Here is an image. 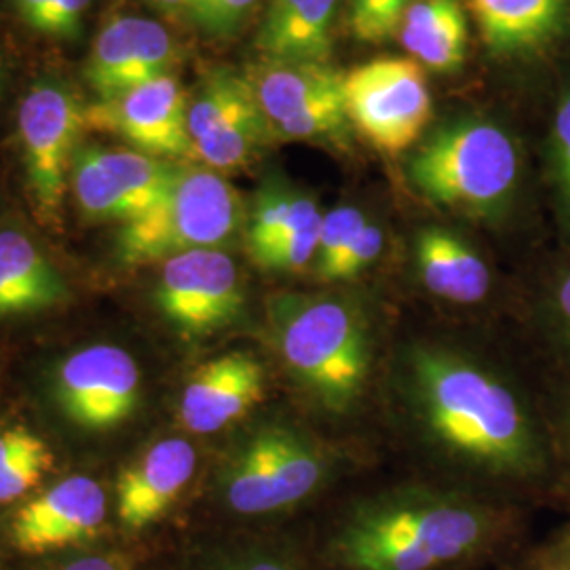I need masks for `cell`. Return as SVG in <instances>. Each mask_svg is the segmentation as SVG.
<instances>
[{"mask_svg": "<svg viewBox=\"0 0 570 570\" xmlns=\"http://www.w3.org/2000/svg\"><path fill=\"white\" fill-rule=\"evenodd\" d=\"M556 305H558L560 315L564 317V322L570 326V273L556 289Z\"/></svg>", "mask_w": 570, "mask_h": 570, "instance_id": "74e56055", "label": "cell"}, {"mask_svg": "<svg viewBox=\"0 0 570 570\" xmlns=\"http://www.w3.org/2000/svg\"><path fill=\"white\" fill-rule=\"evenodd\" d=\"M214 570H294L285 560L277 558V556H271V553H261V551H254V553H245V556H237V558H230L225 560L220 567H216Z\"/></svg>", "mask_w": 570, "mask_h": 570, "instance_id": "d590c367", "label": "cell"}, {"mask_svg": "<svg viewBox=\"0 0 570 570\" xmlns=\"http://www.w3.org/2000/svg\"><path fill=\"white\" fill-rule=\"evenodd\" d=\"M45 446L41 438L26 429H7L0 431V471L11 468L18 463L26 454Z\"/></svg>", "mask_w": 570, "mask_h": 570, "instance_id": "836d02e7", "label": "cell"}, {"mask_svg": "<svg viewBox=\"0 0 570 570\" xmlns=\"http://www.w3.org/2000/svg\"><path fill=\"white\" fill-rule=\"evenodd\" d=\"M188 134L195 159L225 174L244 169L273 140L245 72L214 70L188 100Z\"/></svg>", "mask_w": 570, "mask_h": 570, "instance_id": "8fae6325", "label": "cell"}, {"mask_svg": "<svg viewBox=\"0 0 570 570\" xmlns=\"http://www.w3.org/2000/svg\"><path fill=\"white\" fill-rule=\"evenodd\" d=\"M85 106L63 82L41 81L20 106V142L26 184L45 225H58L66 176L85 131Z\"/></svg>", "mask_w": 570, "mask_h": 570, "instance_id": "ba28073f", "label": "cell"}, {"mask_svg": "<svg viewBox=\"0 0 570 570\" xmlns=\"http://www.w3.org/2000/svg\"><path fill=\"white\" fill-rule=\"evenodd\" d=\"M104 518L102 487L87 475H72L28 501L13 515L9 534L23 553H45L91 539Z\"/></svg>", "mask_w": 570, "mask_h": 570, "instance_id": "9a60e30c", "label": "cell"}, {"mask_svg": "<svg viewBox=\"0 0 570 570\" xmlns=\"http://www.w3.org/2000/svg\"><path fill=\"white\" fill-rule=\"evenodd\" d=\"M268 317L289 374L320 406L343 414L366 389L372 343L362 311L332 296L282 294Z\"/></svg>", "mask_w": 570, "mask_h": 570, "instance_id": "3957f363", "label": "cell"}, {"mask_svg": "<svg viewBox=\"0 0 570 570\" xmlns=\"http://www.w3.org/2000/svg\"><path fill=\"white\" fill-rule=\"evenodd\" d=\"M492 518L475 503L442 494H400L355 511L334 548L355 570H431L480 550Z\"/></svg>", "mask_w": 570, "mask_h": 570, "instance_id": "7a4b0ae2", "label": "cell"}, {"mask_svg": "<svg viewBox=\"0 0 570 570\" xmlns=\"http://www.w3.org/2000/svg\"><path fill=\"white\" fill-rule=\"evenodd\" d=\"M89 7L91 0H49L39 35L60 41L79 39Z\"/></svg>", "mask_w": 570, "mask_h": 570, "instance_id": "4dcf8cb0", "label": "cell"}, {"mask_svg": "<svg viewBox=\"0 0 570 570\" xmlns=\"http://www.w3.org/2000/svg\"><path fill=\"white\" fill-rule=\"evenodd\" d=\"M338 0H271L258 30L265 60L327 61Z\"/></svg>", "mask_w": 570, "mask_h": 570, "instance_id": "44dd1931", "label": "cell"}, {"mask_svg": "<svg viewBox=\"0 0 570 570\" xmlns=\"http://www.w3.org/2000/svg\"><path fill=\"white\" fill-rule=\"evenodd\" d=\"M407 389L429 438L454 459L503 478H529L546 452L522 400L489 367L442 346L407 355Z\"/></svg>", "mask_w": 570, "mask_h": 570, "instance_id": "6da1fadb", "label": "cell"}, {"mask_svg": "<svg viewBox=\"0 0 570 570\" xmlns=\"http://www.w3.org/2000/svg\"><path fill=\"white\" fill-rule=\"evenodd\" d=\"M268 129L345 91V75L327 61L263 60L245 70Z\"/></svg>", "mask_w": 570, "mask_h": 570, "instance_id": "d6986e66", "label": "cell"}, {"mask_svg": "<svg viewBox=\"0 0 570 570\" xmlns=\"http://www.w3.org/2000/svg\"><path fill=\"white\" fill-rule=\"evenodd\" d=\"M53 454L47 446H41L26 454L11 468L0 471V503H11L23 497L28 490L35 489L41 482L45 471L51 468Z\"/></svg>", "mask_w": 570, "mask_h": 570, "instance_id": "f546056e", "label": "cell"}, {"mask_svg": "<svg viewBox=\"0 0 570 570\" xmlns=\"http://www.w3.org/2000/svg\"><path fill=\"white\" fill-rule=\"evenodd\" d=\"M410 0H353L351 32L360 41L383 42L400 35Z\"/></svg>", "mask_w": 570, "mask_h": 570, "instance_id": "4316f807", "label": "cell"}, {"mask_svg": "<svg viewBox=\"0 0 570 570\" xmlns=\"http://www.w3.org/2000/svg\"><path fill=\"white\" fill-rule=\"evenodd\" d=\"M320 233H322V223L285 237L282 242L254 254L252 258L256 265L263 266L266 271H303L306 265H311L317 258Z\"/></svg>", "mask_w": 570, "mask_h": 570, "instance_id": "f1b7e54d", "label": "cell"}, {"mask_svg": "<svg viewBox=\"0 0 570 570\" xmlns=\"http://www.w3.org/2000/svg\"><path fill=\"white\" fill-rule=\"evenodd\" d=\"M322 214L317 204L292 190L266 188L254 205L247 225V249L249 256L263 252L285 237L322 223Z\"/></svg>", "mask_w": 570, "mask_h": 570, "instance_id": "cb8c5ba5", "label": "cell"}, {"mask_svg": "<svg viewBox=\"0 0 570 570\" xmlns=\"http://www.w3.org/2000/svg\"><path fill=\"white\" fill-rule=\"evenodd\" d=\"M266 391L265 367L247 351H228L197 367L180 395L178 419L190 433H216L239 421Z\"/></svg>", "mask_w": 570, "mask_h": 570, "instance_id": "2e32d148", "label": "cell"}, {"mask_svg": "<svg viewBox=\"0 0 570 570\" xmlns=\"http://www.w3.org/2000/svg\"><path fill=\"white\" fill-rule=\"evenodd\" d=\"M407 53L435 72H454L468 58V18L459 0H416L400 26Z\"/></svg>", "mask_w": 570, "mask_h": 570, "instance_id": "603a6c76", "label": "cell"}, {"mask_svg": "<svg viewBox=\"0 0 570 570\" xmlns=\"http://www.w3.org/2000/svg\"><path fill=\"white\" fill-rule=\"evenodd\" d=\"M242 223V195L223 174L178 164L157 205L119 228L117 258L125 266H146L195 249H220Z\"/></svg>", "mask_w": 570, "mask_h": 570, "instance_id": "5b68a950", "label": "cell"}, {"mask_svg": "<svg viewBox=\"0 0 570 570\" xmlns=\"http://www.w3.org/2000/svg\"><path fill=\"white\" fill-rule=\"evenodd\" d=\"M494 56H524L550 45L567 26L570 0H468Z\"/></svg>", "mask_w": 570, "mask_h": 570, "instance_id": "ffe728a7", "label": "cell"}, {"mask_svg": "<svg viewBox=\"0 0 570 570\" xmlns=\"http://www.w3.org/2000/svg\"><path fill=\"white\" fill-rule=\"evenodd\" d=\"M51 570H131V558L122 551L85 553Z\"/></svg>", "mask_w": 570, "mask_h": 570, "instance_id": "e575fe53", "label": "cell"}, {"mask_svg": "<svg viewBox=\"0 0 570 570\" xmlns=\"http://www.w3.org/2000/svg\"><path fill=\"white\" fill-rule=\"evenodd\" d=\"M176 165L134 148L79 144L70 165L77 209L91 223L129 225L164 197Z\"/></svg>", "mask_w": 570, "mask_h": 570, "instance_id": "9c48e42d", "label": "cell"}, {"mask_svg": "<svg viewBox=\"0 0 570 570\" xmlns=\"http://www.w3.org/2000/svg\"><path fill=\"white\" fill-rule=\"evenodd\" d=\"M366 225L367 218L357 207L343 205L327 212L322 220L320 247L315 258V273L322 282H338L346 256Z\"/></svg>", "mask_w": 570, "mask_h": 570, "instance_id": "d4e9b609", "label": "cell"}, {"mask_svg": "<svg viewBox=\"0 0 570 570\" xmlns=\"http://www.w3.org/2000/svg\"><path fill=\"white\" fill-rule=\"evenodd\" d=\"M60 271L20 228L0 230V317L37 315L68 301Z\"/></svg>", "mask_w": 570, "mask_h": 570, "instance_id": "ac0fdd59", "label": "cell"}, {"mask_svg": "<svg viewBox=\"0 0 570 570\" xmlns=\"http://www.w3.org/2000/svg\"><path fill=\"white\" fill-rule=\"evenodd\" d=\"M326 475V454L301 431L265 428L228 463L223 494L235 513L265 515L305 501Z\"/></svg>", "mask_w": 570, "mask_h": 570, "instance_id": "8992f818", "label": "cell"}, {"mask_svg": "<svg viewBox=\"0 0 570 570\" xmlns=\"http://www.w3.org/2000/svg\"><path fill=\"white\" fill-rule=\"evenodd\" d=\"M346 104L345 91L330 96L326 100L311 106L305 112H301L294 119L279 122L271 129L273 140H330L338 138L345 131Z\"/></svg>", "mask_w": 570, "mask_h": 570, "instance_id": "484cf974", "label": "cell"}, {"mask_svg": "<svg viewBox=\"0 0 570 570\" xmlns=\"http://www.w3.org/2000/svg\"><path fill=\"white\" fill-rule=\"evenodd\" d=\"M178 45L159 21L117 16L106 21L85 63V81L98 100L121 96L171 75Z\"/></svg>", "mask_w": 570, "mask_h": 570, "instance_id": "5bb4252c", "label": "cell"}, {"mask_svg": "<svg viewBox=\"0 0 570 570\" xmlns=\"http://www.w3.org/2000/svg\"><path fill=\"white\" fill-rule=\"evenodd\" d=\"M155 303L186 341L233 326L245 308L239 268L223 249H195L161 263Z\"/></svg>", "mask_w": 570, "mask_h": 570, "instance_id": "30bf717a", "label": "cell"}, {"mask_svg": "<svg viewBox=\"0 0 570 570\" xmlns=\"http://www.w3.org/2000/svg\"><path fill=\"white\" fill-rule=\"evenodd\" d=\"M261 0H188L186 16L209 37H233L244 28Z\"/></svg>", "mask_w": 570, "mask_h": 570, "instance_id": "83f0119b", "label": "cell"}, {"mask_svg": "<svg viewBox=\"0 0 570 570\" xmlns=\"http://www.w3.org/2000/svg\"><path fill=\"white\" fill-rule=\"evenodd\" d=\"M197 452L184 438H165L122 469L117 513L127 530L148 529L178 501L195 475Z\"/></svg>", "mask_w": 570, "mask_h": 570, "instance_id": "e0dca14e", "label": "cell"}, {"mask_svg": "<svg viewBox=\"0 0 570 570\" xmlns=\"http://www.w3.org/2000/svg\"><path fill=\"white\" fill-rule=\"evenodd\" d=\"M142 372L136 357L115 345H91L61 360L53 402L82 431L121 428L140 406Z\"/></svg>", "mask_w": 570, "mask_h": 570, "instance_id": "7c38bea8", "label": "cell"}, {"mask_svg": "<svg viewBox=\"0 0 570 570\" xmlns=\"http://www.w3.org/2000/svg\"><path fill=\"white\" fill-rule=\"evenodd\" d=\"M4 77H7V72H4V63L0 60V96H2V89H4Z\"/></svg>", "mask_w": 570, "mask_h": 570, "instance_id": "ab89813d", "label": "cell"}, {"mask_svg": "<svg viewBox=\"0 0 570 570\" xmlns=\"http://www.w3.org/2000/svg\"><path fill=\"white\" fill-rule=\"evenodd\" d=\"M348 121L385 155L412 148L431 119L428 77L419 61L379 58L345 75Z\"/></svg>", "mask_w": 570, "mask_h": 570, "instance_id": "52a82bcc", "label": "cell"}, {"mask_svg": "<svg viewBox=\"0 0 570 570\" xmlns=\"http://www.w3.org/2000/svg\"><path fill=\"white\" fill-rule=\"evenodd\" d=\"M47 7H49V0H16V9H18L20 20L35 32H39V28H41Z\"/></svg>", "mask_w": 570, "mask_h": 570, "instance_id": "8d00e7d4", "label": "cell"}, {"mask_svg": "<svg viewBox=\"0 0 570 570\" xmlns=\"http://www.w3.org/2000/svg\"><path fill=\"white\" fill-rule=\"evenodd\" d=\"M383 244H385V237H383L381 226L367 223L364 226V230L360 233L357 242L353 245V249L346 256L345 265L341 268L338 282L355 279L357 275H362L367 266L372 265L381 256Z\"/></svg>", "mask_w": 570, "mask_h": 570, "instance_id": "1f68e13d", "label": "cell"}, {"mask_svg": "<svg viewBox=\"0 0 570 570\" xmlns=\"http://www.w3.org/2000/svg\"><path fill=\"white\" fill-rule=\"evenodd\" d=\"M553 157L560 195L570 212V96L558 108L553 121Z\"/></svg>", "mask_w": 570, "mask_h": 570, "instance_id": "d6a6232c", "label": "cell"}, {"mask_svg": "<svg viewBox=\"0 0 570 570\" xmlns=\"http://www.w3.org/2000/svg\"><path fill=\"white\" fill-rule=\"evenodd\" d=\"M85 131L117 136L134 150L165 161L195 159L188 134V98L174 75L87 104Z\"/></svg>", "mask_w": 570, "mask_h": 570, "instance_id": "4fadbf2b", "label": "cell"}, {"mask_svg": "<svg viewBox=\"0 0 570 570\" xmlns=\"http://www.w3.org/2000/svg\"><path fill=\"white\" fill-rule=\"evenodd\" d=\"M416 268L431 294L461 305L480 303L490 289L482 256L444 228H425L416 237Z\"/></svg>", "mask_w": 570, "mask_h": 570, "instance_id": "7402d4cb", "label": "cell"}, {"mask_svg": "<svg viewBox=\"0 0 570 570\" xmlns=\"http://www.w3.org/2000/svg\"><path fill=\"white\" fill-rule=\"evenodd\" d=\"M407 180L431 204L473 218H492L510 204L520 159L510 136L487 121L440 127L406 165Z\"/></svg>", "mask_w": 570, "mask_h": 570, "instance_id": "277c9868", "label": "cell"}, {"mask_svg": "<svg viewBox=\"0 0 570 570\" xmlns=\"http://www.w3.org/2000/svg\"><path fill=\"white\" fill-rule=\"evenodd\" d=\"M150 2L165 13H186V4H188V0H150Z\"/></svg>", "mask_w": 570, "mask_h": 570, "instance_id": "f35d334b", "label": "cell"}]
</instances>
